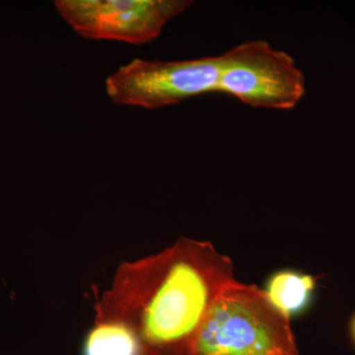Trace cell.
Returning a JSON list of instances; mask_svg holds the SVG:
<instances>
[{
	"instance_id": "cell-3",
	"label": "cell",
	"mask_w": 355,
	"mask_h": 355,
	"mask_svg": "<svg viewBox=\"0 0 355 355\" xmlns=\"http://www.w3.org/2000/svg\"><path fill=\"white\" fill-rule=\"evenodd\" d=\"M217 92L233 96L254 107L293 109L305 93V76L286 51L268 42L238 44L219 55Z\"/></svg>"
},
{
	"instance_id": "cell-7",
	"label": "cell",
	"mask_w": 355,
	"mask_h": 355,
	"mask_svg": "<svg viewBox=\"0 0 355 355\" xmlns=\"http://www.w3.org/2000/svg\"><path fill=\"white\" fill-rule=\"evenodd\" d=\"M83 355H140L139 340L123 324H95L83 345Z\"/></svg>"
},
{
	"instance_id": "cell-6",
	"label": "cell",
	"mask_w": 355,
	"mask_h": 355,
	"mask_svg": "<svg viewBox=\"0 0 355 355\" xmlns=\"http://www.w3.org/2000/svg\"><path fill=\"white\" fill-rule=\"evenodd\" d=\"M317 289V279L307 273L280 270L268 280L265 291L275 307L291 318L307 309Z\"/></svg>"
},
{
	"instance_id": "cell-4",
	"label": "cell",
	"mask_w": 355,
	"mask_h": 355,
	"mask_svg": "<svg viewBox=\"0 0 355 355\" xmlns=\"http://www.w3.org/2000/svg\"><path fill=\"white\" fill-rule=\"evenodd\" d=\"M219 74V55L180 62L135 58L109 76L105 85L116 104L159 109L217 92Z\"/></svg>"
},
{
	"instance_id": "cell-1",
	"label": "cell",
	"mask_w": 355,
	"mask_h": 355,
	"mask_svg": "<svg viewBox=\"0 0 355 355\" xmlns=\"http://www.w3.org/2000/svg\"><path fill=\"white\" fill-rule=\"evenodd\" d=\"M233 280L228 256L211 243L181 238L119 266L95 306V324L125 326L139 340L140 355H193L210 307Z\"/></svg>"
},
{
	"instance_id": "cell-2",
	"label": "cell",
	"mask_w": 355,
	"mask_h": 355,
	"mask_svg": "<svg viewBox=\"0 0 355 355\" xmlns=\"http://www.w3.org/2000/svg\"><path fill=\"white\" fill-rule=\"evenodd\" d=\"M291 320L263 289L233 280L210 307L193 355H299Z\"/></svg>"
},
{
	"instance_id": "cell-8",
	"label": "cell",
	"mask_w": 355,
	"mask_h": 355,
	"mask_svg": "<svg viewBox=\"0 0 355 355\" xmlns=\"http://www.w3.org/2000/svg\"><path fill=\"white\" fill-rule=\"evenodd\" d=\"M349 334L350 338H352V342H354L355 345V313L352 315V319H350Z\"/></svg>"
},
{
	"instance_id": "cell-5",
	"label": "cell",
	"mask_w": 355,
	"mask_h": 355,
	"mask_svg": "<svg viewBox=\"0 0 355 355\" xmlns=\"http://www.w3.org/2000/svg\"><path fill=\"white\" fill-rule=\"evenodd\" d=\"M193 3L188 0H58V12L88 40L151 43L169 21Z\"/></svg>"
}]
</instances>
